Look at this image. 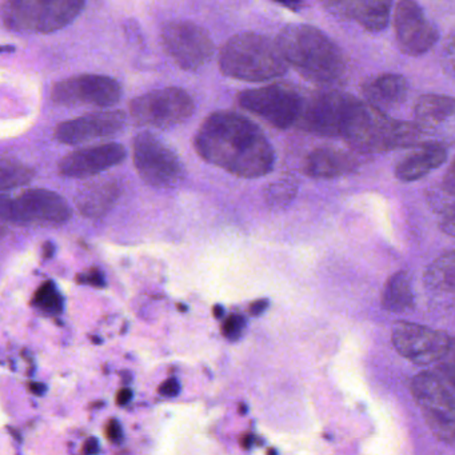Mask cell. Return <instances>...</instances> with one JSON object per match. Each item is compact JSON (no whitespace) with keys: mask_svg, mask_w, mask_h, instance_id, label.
Here are the masks:
<instances>
[{"mask_svg":"<svg viewBox=\"0 0 455 455\" xmlns=\"http://www.w3.org/2000/svg\"><path fill=\"white\" fill-rule=\"evenodd\" d=\"M359 162L354 154L335 148H319L305 159V172L315 180H335L355 172Z\"/></svg>","mask_w":455,"mask_h":455,"instance_id":"18","label":"cell"},{"mask_svg":"<svg viewBox=\"0 0 455 455\" xmlns=\"http://www.w3.org/2000/svg\"><path fill=\"white\" fill-rule=\"evenodd\" d=\"M267 299L255 300V302L252 303L251 307H250V313H251L252 315L255 316L260 315V314H262L263 311H265L266 308H267Z\"/></svg>","mask_w":455,"mask_h":455,"instance_id":"37","label":"cell"},{"mask_svg":"<svg viewBox=\"0 0 455 455\" xmlns=\"http://www.w3.org/2000/svg\"><path fill=\"white\" fill-rule=\"evenodd\" d=\"M297 196V185L291 180L271 183L266 191V201L271 207H286Z\"/></svg>","mask_w":455,"mask_h":455,"instance_id":"28","label":"cell"},{"mask_svg":"<svg viewBox=\"0 0 455 455\" xmlns=\"http://www.w3.org/2000/svg\"><path fill=\"white\" fill-rule=\"evenodd\" d=\"M78 282L81 284H89L94 287H105L106 278L100 268H90L84 273L79 274Z\"/></svg>","mask_w":455,"mask_h":455,"instance_id":"31","label":"cell"},{"mask_svg":"<svg viewBox=\"0 0 455 455\" xmlns=\"http://www.w3.org/2000/svg\"><path fill=\"white\" fill-rule=\"evenodd\" d=\"M355 100L354 95L340 92H321L306 97L295 126L318 137H342L346 119Z\"/></svg>","mask_w":455,"mask_h":455,"instance_id":"12","label":"cell"},{"mask_svg":"<svg viewBox=\"0 0 455 455\" xmlns=\"http://www.w3.org/2000/svg\"><path fill=\"white\" fill-rule=\"evenodd\" d=\"M326 4L327 9L332 10V12L339 14V0H322Z\"/></svg>","mask_w":455,"mask_h":455,"instance_id":"39","label":"cell"},{"mask_svg":"<svg viewBox=\"0 0 455 455\" xmlns=\"http://www.w3.org/2000/svg\"><path fill=\"white\" fill-rule=\"evenodd\" d=\"M126 119L124 111H95L58 124L54 137L58 142L68 146L106 140L119 134L124 129Z\"/></svg>","mask_w":455,"mask_h":455,"instance_id":"16","label":"cell"},{"mask_svg":"<svg viewBox=\"0 0 455 455\" xmlns=\"http://www.w3.org/2000/svg\"><path fill=\"white\" fill-rule=\"evenodd\" d=\"M106 436L108 441L113 443H121L124 441V430H122L121 423L116 419H111L106 426Z\"/></svg>","mask_w":455,"mask_h":455,"instance_id":"32","label":"cell"},{"mask_svg":"<svg viewBox=\"0 0 455 455\" xmlns=\"http://www.w3.org/2000/svg\"><path fill=\"white\" fill-rule=\"evenodd\" d=\"M393 12V0H339V14L355 20L369 33L387 28Z\"/></svg>","mask_w":455,"mask_h":455,"instance_id":"20","label":"cell"},{"mask_svg":"<svg viewBox=\"0 0 455 455\" xmlns=\"http://www.w3.org/2000/svg\"><path fill=\"white\" fill-rule=\"evenodd\" d=\"M0 218L20 228H55L70 220L71 209L60 194L33 188L0 196Z\"/></svg>","mask_w":455,"mask_h":455,"instance_id":"7","label":"cell"},{"mask_svg":"<svg viewBox=\"0 0 455 455\" xmlns=\"http://www.w3.org/2000/svg\"><path fill=\"white\" fill-rule=\"evenodd\" d=\"M407 92L409 84L399 74H380L362 84V94L366 102L382 111L398 108L406 100Z\"/></svg>","mask_w":455,"mask_h":455,"instance_id":"19","label":"cell"},{"mask_svg":"<svg viewBox=\"0 0 455 455\" xmlns=\"http://www.w3.org/2000/svg\"><path fill=\"white\" fill-rule=\"evenodd\" d=\"M411 393L431 433L452 446L455 443L454 382L441 372L423 371L411 380Z\"/></svg>","mask_w":455,"mask_h":455,"instance_id":"6","label":"cell"},{"mask_svg":"<svg viewBox=\"0 0 455 455\" xmlns=\"http://www.w3.org/2000/svg\"><path fill=\"white\" fill-rule=\"evenodd\" d=\"M244 327H246V321H244L243 316L234 314L223 322L222 332L228 339L236 340L241 338Z\"/></svg>","mask_w":455,"mask_h":455,"instance_id":"30","label":"cell"},{"mask_svg":"<svg viewBox=\"0 0 455 455\" xmlns=\"http://www.w3.org/2000/svg\"><path fill=\"white\" fill-rule=\"evenodd\" d=\"M441 228L447 235L454 236V212L441 215Z\"/></svg>","mask_w":455,"mask_h":455,"instance_id":"35","label":"cell"},{"mask_svg":"<svg viewBox=\"0 0 455 455\" xmlns=\"http://www.w3.org/2000/svg\"><path fill=\"white\" fill-rule=\"evenodd\" d=\"M446 159V146L436 142L426 143L396 164L395 177L401 182H415L441 167Z\"/></svg>","mask_w":455,"mask_h":455,"instance_id":"21","label":"cell"},{"mask_svg":"<svg viewBox=\"0 0 455 455\" xmlns=\"http://www.w3.org/2000/svg\"><path fill=\"white\" fill-rule=\"evenodd\" d=\"M180 386L177 379L172 378V379L164 380L161 386H159V394L164 398H174L180 394Z\"/></svg>","mask_w":455,"mask_h":455,"instance_id":"33","label":"cell"},{"mask_svg":"<svg viewBox=\"0 0 455 455\" xmlns=\"http://www.w3.org/2000/svg\"><path fill=\"white\" fill-rule=\"evenodd\" d=\"M393 22L396 44L407 57H422L438 44V28L415 0H399Z\"/></svg>","mask_w":455,"mask_h":455,"instance_id":"15","label":"cell"},{"mask_svg":"<svg viewBox=\"0 0 455 455\" xmlns=\"http://www.w3.org/2000/svg\"><path fill=\"white\" fill-rule=\"evenodd\" d=\"M276 44L287 65L313 84H332L345 76L347 62L342 50L314 26H287Z\"/></svg>","mask_w":455,"mask_h":455,"instance_id":"2","label":"cell"},{"mask_svg":"<svg viewBox=\"0 0 455 455\" xmlns=\"http://www.w3.org/2000/svg\"><path fill=\"white\" fill-rule=\"evenodd\" d=\"M425 130L417 122L395 121L385 111L356 100L340 138L359 153L377 154L433 143L426 142Z\"/></svg>","mask_w":455,"mask_h":455,"instance_id":"3","label":"cell"},{"mask_svg":"<svg viewBox=\"0 0 455 455\" xmlns=\"http://www.w3.org/2000/svg\"><path fill=\"white\" fill-rule=\"evenodd\" d=\"M393 345L403 358L417 366H430L451 353L447 332L410 322H398L393 329Z\"/></svg>","mask_w":455,"mask_h":455,"instance_id":"14","label":"cell"},{"mask_svg":"<svg viewBox=\"0 0 455 455\" xmlns=\"http://www.w3.org/2000/svg\"><path fill=\"white\" fill-rule=\"evenodd\" d=\"M14 47H10V46H7V47H0V52H14Z\"/></svg>","mask_w":455,"mask_h":455,"instance_id":"43","label":"cell"},{"mask_svg":"<svg viewBox=\"0 0 455 455\" xmlns=\"http://www.w3.org/2000/svg\"><path fill=\"white\" fill-rule=\"evenodd\" d=\"M124 90L118 81L111 76L84 74L58 82L52 87L54 103L66 108L92 106V108H114L121 102Z\"/></svg>","mask_w":455,"mask_h":455,"instance_id":"13","label":"cell"},{"mask_svg":"<svg viewBox=\"0 0 455 455\" xmlns=\"http://www.w3.org/2000/svg\"><path fill=\"white\" fill-rule=\"evenodd\" d=\"M84 454H97L100 452V441L95 436H90L84 442V449H82Z\"/></svg>","mask_w":455,"mask_h":455,"instance_id":"36","label":"cell"},{"mask_svg":"<svg viewBox=\"0 0 455 455\" xmlns=\"http://www.w3.org/2000/svg\"><path fill=\"white\" fill-rule=\"evenodd\" d=\"M271 2L292 12H300V10L305 9L306 4H307V0H271Z\"/></svg>","mask_w":455,"mask_h":455,"instance_id":"34","label":"cell"},{"mask_svg":"<svg viewBox=\"0 0 455 455\" xmlns=\"http://www.w3.org/2000/svg\"><path fill=\"white\" fill-rule=\"evenodd\" d=\"M132 161L143 182L153 188H177L185 178L180 156L151 132H140L134 138Z\"/></svg>","mask_w":455,"mask_h":455,"instance_id":"10","label":"cell"},{"mask_svg":"<svg viewBox=\"0 0 455 455\" xmlns=\"http://www.w3.org/2000/svg\"><path fill=\"white\" fill-rule=\"evenodd\" d=\"M126 158V148L119 143H103L81 148L66 156L58 164L60 174L65 178L94 177L118 166Z\"/></svg>","mask_w":455,"mask_h":455,"instance_id":"17","label":"cell"},{"mask_svg":"<svg viewBox=\"0 0 455 455\" xmlns=\"http://www.w3.org/2000/svg\"><path fill=\"white\" fill-rule=\"evenodd\" d=\"M132 391L130 390V388H122V390L119 391L118 395H116V403H118L119 406H124V404H127L132 401Z\"/></svg>","mask_w":455,"mask_h":455,"instance_id":"38","label":"cell"},{"mask_svg":"<svg viewBox=\"0 0 455 455\" xmlns=\"http://www.w3.org/2000/svg\"><path fill=\"white\" fill-rule=\"evenodd\" d=\"M162 44L175 65L198 71L214 58L215 44L204 28L188 20H175L162 28Z\"/></svg>","mask_w":455,"mask_h":455,"instance_id":"11","label":"cell"},{"mask_svg":"<svg viewBox=\"0 0 455 455\" xmlns=\"http://www.w3.org/2000/svg\"><path fill=\"white\" fill-rule=\"evenodd\" d=\"M86 7V0H4L0 20L20 34H52L70 26Z\"/></svg>","mask_w":455,"mask_h":455,"instance_id":"5","label":"cell"},{"mask_svg":"<svg viewBox=\"0 0 455 455\" xmlns=\"http://www.w3.org/2000/svg\"><path fill=\"white\" fill-rule=\"evenodd\" d=\"M34 306L47 314H60L63 310V297L54 282H44L33 298Z\"/></svg>","mask_w":455,"mask_h":455,"instance_id":"27","label":"cell"},{"mask_svg":"<svg viewBox=\"0 0 455 455\" xmlns=\"http://www.w3.org/2000/svg\"><path fill=\"white\" fill-rule=\"evenodd\" d=\"M305 95L289 84L244 90L236 97L239 108L279 130L291 129L302 113Z\"/></svg>","mask_w":455,"mask_h":455,"instance_id":"8","label":"cell"},{"mask_svg":"<svg viewBox=\"0 0 455 455\" xmlns=\"http://www.w3.org/2000/svg\"><path fill=\"white\" fill-rule=\"evenodd\" d=\"M34 170L22 162L0 156V196L28 186L33 180Z\"/></svg>","mask_w":455,"mask_h":455,"instance_id":"26","label":"cell"},{"mask_svg":"<svg viewBox=\"0 0 455 455\" xmlns=\"http://www.w3.org/2000/svg\"><path fill=\"white\" fill-rule=\"evenodd\" d=\"M196 113L193 98L180 87L153 90L130 103L135 124L154 129H172L188 122Z\"/></svg>","mask_w":455,"mask_h":455,"instance_id":"9","label":"cell"},{"mask_svg":"<svg viewBox=\"0 0 455 455\" xmlns=\"http://www.w3.org/2000/svg\"><path fill=\"white\" fill-rule=\"evenodd\" d=\"M194 148L207 164L239 178H262L275 166V151L265 132L235 111L210 114L194 137Z\"/></svg>","mask_w":455,"mask_h":455,"instance_id":"1","label":"cell"},{"mask_svg":"<svg viewBox=\"0 0 455 455\" xmlns=\"http://www.w3.org/2000/svg\"><path fill=\"white\" fill-rule=\"evenodd\" d=\"M415 297L411 278L406 271L390 276L383 290V307L391 313H406L414 307Z\"/></svg>","mask_w":455,"mask_h":455,"instance_id":"23","label":"cell"},{"mask_svg":"<svg viewBox=\"0 0 455 455\" xmlns=\"http://www.w3.org/2000/svg\"><path fill=\"white\" fill-rule=\"evenodd\" d=\"M427 202L433 212L439 215L454 212V194L449 193L446 188H439V190H431L427 196Z\"/></svg>","mask_w":455,"mask_h":455,"instance_id":"29","label":"cell"},{"mask_svg":"<svg viewBox=\"0 0 455 455\" xmlns=\"http://www.w3.org/2000/svg\"><path fill=\"white\" fill-rule=\"evenodd\" d=\"M425 283L435 294H454L455 254L452 250L431 263L425 274Z\"/></svg>","mask_w":455,"mask_h":455,"instance_id":"25","label":"cell"},{"mask_svg":"<svg viewBox=\"0 0 455 455\" xmlns=\"http://www.w3.org/2000/svg\"><path fill=\"white\" fill-rule=\"evenodd\" d=\"M242 446L244 447V449H249L250 446L252 444V436L246 435L242 438L241 441Z\"/></svg>","mask_w":455,"mask_h":455,"instance_id":"41","label":"cell"},{"mask_svg":"<svg viewBox=\"0 0 455 455\" xmlns=\"http://www.w3.org/2000/svg\"><path fill=\"white\" fill-rule=\"evenodd\" d=\"M214 315L217 316V318H222L223 308L220 307V306H215Z\"/></svg>","mask_w":455,"mask_h":455,"instance_id":"42","label":"cell"},{"mask_svg":"<svg viewBox=\"0 0 455 455\" xmlns=\"http://www.w3.org/2000/svg\"><path fill=\"white\" fill-rule=\"evenodd\" d=\"M454 100L449 95L426 94L415 105V118L420 126L427 127L443 124L454 116Z\"/></svg>","mask_w":455,"mask_h":455,"instance_id":"24","label":"cell"},{"mask_svg":"<svg viewBox=\"0 0 455 455\" xmlns=\"http://www.w3.org/2000/svg\"><path fill=\"white\" fill-rule=\"evenodd\" d=\"M220 70L236 81H271L286 74L287 62L278 44L267 36L255 33L236 34L220 49Z\"/></svg>","mask_w":455,"mask_h":455,"instance_id":"4","label":"cell"},{"mask_svg":"<svg viewBox=\"0 0 455 455\" xmlns=\"http://www.w3.org/2000/svg\"><path fill=\"white\" fill-rule=\"evenodd\" d=\"M121 188L116 180H100L79 191L76 204L84 218L100 220L105 217L118 201Z\"/></svg>","mask_w":455,"mask_h":455,"instance_id":"22","label":"cell"},{"mask_svg":"<svg viewBox=\"0 0 455 455\" xmlns=\"http://www.w3.org/2000/svg\"><path fill=\"white\" fill-rule=\"evenodd\" d=\"M30 391L33 394H36V395H44V385H42V383H31L30 385Z\"/></svg>","mask_w":455,"mask_h":455,"instance_id":"40","label":"cell"}]
</instances>
